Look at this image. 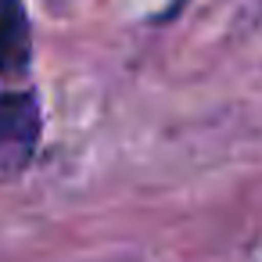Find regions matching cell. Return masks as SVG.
<instances>
[{
	"label": "cell",
	"mask_w": 262,
	"mask_h": 262,
	"mask_svg": "<svg viewBox=\"0 0 262 262\" xmlns=\"http://www.w3.org/2000/svg\"><path fill=\"white\" fill-rule=\"evenodd\" d=\"M33 58L29 18L22 0H0V76H22Z\"/></svg>",
	"instance_id": "7a4b0ae2"
},
{
	"label": "cell",
	"mask_w": 262,
	"mask_h": 262,
	"mask_svg": "<svg viewBox=\"0 0 262 262\" xmlns=\"http://www.w3.org/2000/svg\"><path fill=\"white\" fill-rule=\"evenodd\" d=\"M40 137V108L33 94H0V172H18Z\"/></svg>",
	"instance_id": "6da1fadb"
}]
</instances>
